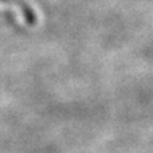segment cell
I'll use <instances>...</instances> for the list:
<instances>
[{
  "mask_svg": "<svg viewBox=\"0 0 153 153\" xmlns=\"http://www.w3.org/2000/svg\"><path fill=\"white\" fill-rule=\"evenodd\" d=\"M0 3H4V4L16 7L22 13H23L24 19H26L30 24L36 23V15H35V12L32 11V8L30 7L24 0H0Z\"/></svg>",
  "mask_w": 153,
  "mask_h": 153,
  "instance_id": "1",
  "label": "cell"
}]
</instances>
